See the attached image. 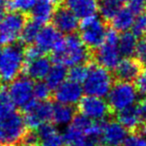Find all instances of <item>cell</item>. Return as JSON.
Listing matches in <instances>:
<instances>
[{
	"label": "cell",
	"instance_id": "cell-1",
	"mask_svg": "<svg viewBox=\"0 0 146 146\" xmlns=\"http://www.w3.org/2000/svg\"><path fill=\"white\" fill-rule=\"evenodd\" d=\"M53 53L57 63L70 67L83 64L89 57L87 46L81 38L72 34L65 39H61L54 48Z\"/></svg>",
	"mask_w": 146,
	"mask_h": 146
},
{
	"label": "cell",
	"instance_id": "cell-2",
	"mask_svg": "<svg viewBox=\"0 0 146 146\" xmlns=\"http://www.w3.org/2000/svg\"><path fill=\"white\" fill-rule=\"evenodd\" d=\"M24 52L19 46L8 45L0 53V82L7 83L16 79L24 65Z\"/></svg>",
	"mask_w": 146,
	"mask_h": 146
},
{
	"label": "cell",
	"instance_id": "cell-3",
	"mask_svg": "<svg viewBox=\"0 0 146 146\" xmlns=\"http://www.w3.org/2000/svg\"><path fill=\"white\" fill-rule=\"evenodd\" d=\"M113 86V79L108 69L100 65H92L83 82V89L87 95L105 97Z\"/></svg>",
	"mask_w": 146,
	"mask_h": 146
},
{
	"label": "cell",
	"instance_id": "cell-4",
	"mask_svg": "<svg viewBox=\"0 0 146 146\" xmlns=\"http://www.w3.org/2000/svg\"><path fill=\"white\" fill-rule=\"evenodd\" d=\"M107 97L110 108L119 112L126 108L132 107L136 103L138 99V91L135 85L128 81L120 80L112 86Z\"/></svg>",
	"mask_w": 146,
	"mask_h": 146
},
{
	"label": "cell",
	"instance_id": "cell-5",
	"mask_svg": "<svg viewBox=\"0 0 146 146\" xmlns=\"http://www.w3.org/2000/svg\"><path fill=\"white\" fill-rule=\"evenodd\" d=\"M107 29L104 22L95 15L82 19L80 24V38L87 48L97 49L105 41Z\"/></svg>",
	"mask_w": 146,
	"mask_h": 146
},
{
	"label": "cell",
	"instance_id": "cell-6",
	"mask_svg": "<svg viewBox=\"0 0 146 146\" xmlns=\"http://www.w3.org/2000/svg\"><path fill=\"white\" fill-rule=\"evenodd\" d=\"M26 123L24 117L13 111L1 119V139L0 142L8 145L20 143L26 134Z\"/></svg>",
	"mask_w": 146,
	"mask_h": 146
},
{
	"label": "cell",
	"instance_id": "cell-7",
	"mask_svg": "<svg viewBox=\"0 0 146 146\" xmlns=\"http://www.w3.org/2000/svg\"><path fill=\"white\" fill-rule=\"evenodd\" d=\"M24 120L27 128L35 130L52 119L53 106L49 102L32 100L24 108Z\"/></svg>",
	"mask_w": 146,
	"mask_h": 146
},
{
	"label": "cell",
	"instance_id": "cell-8",
	"mask_svg": "<svg viewBox=\"0 0 146 146\" xmlns=\"http://www.w3.org/2000/svg\"><path fill=\"white\" fill-rule=\"evenodd\" d=\"M25 23V17L20 12L5 15L0 23V44H13L20 37Z\"/></svg>",
	"mask_w": 146,
	"mask_h": 146
},
{
	"label": "cell",
	"instance_id": "cell-9",
	"mask_svg": "<svg viewBox=\"0 0 146 146\" xmlns=\"http://www.w3.org/2000/svg\"><path fill=\"white\" fill-rule=\"evenodd\" d=\"M78 109L82 115L94 121H101L107 118L110 113L109 103L102 97L87 95L82 97L78 103Z\"/></svg>",
	"mask_w": 146,
	"mask_h": 146
},
{
	"label": "cell",
	"instance_id": "cell-10",
	"mask_svg": "<svg viewBox=\"0 0 146 146\" xmlns=\"http://www.w3.org/2000/svg\"><path fill=\"white\" fill-rule=\"evenodd\" d=\"M11 101L15 106L24 108L34 97V84L31 78L19 77L14 79L7 90Z\"/></svg>",
	"mask_w": 146,
	"mask_h": 146
},
{
	"label": "cell",
	"instance_id": "cell-11",
	"mask_svg": "<svg viewBox=\"0 0 146 146\" xmlns=\"http://www.w3.org/2000/svg\"><path fill=\"white\" fill-rule=\"evenodd\" d=\"M84 89L80 83L72 80H65L60 86L55 89L54 97L58 103L75 105L80 102L83 97Z\"/></svg>",
	"mask_w": 146,
	"mask_h": 146
},
{
	"label": "cell",
	"instance_id": "cell-12",
	"mask_svg": "<svg viewBox=\"0 0 146 146\" xmlns=\"http://www.w3.org/2000/svg\"><path fill=\"white\" fill-rule=\"evenodd\" d=\"M121 52L118 48V44L104 41V43L97 48L95 59L100 66L106 69H115L121 61Z\"/></svg>",
	"mask_w": 146,
	"mask_h": 146
},
{
	"label": "cell",
	"instance_id": "cell-13",
	"mask_svg": "<svg viewBox=\"0 0 146 146\" xmlns=\"http://www.w3.org/2000/svg\"><path fill=\"white\" fill-rule=\"evenodd\" d=\"M53 26L60 33L72 34L79 26L78 17L67 7H60L53 15Z\"/></svg>",
	"mask_w": 146,
	"mask_h": 146
},
{
	"label": "cell",
	"instance_id": "cell-14",
	"mask_svg": "<svg viewBox=\"0 0 146 146\" xmlns=\"http://www.w3.org/2000/svg\"><path fill=\"white\" fill-rule=\"evenodd\" d=\"M127 136V129L118 120L117 121L111 120L104 123L102 140L108 145H122Z\"/></svg>",
	"mask_w": 146,
	"mask_h": 146
},
{
	"label": "cell",
	"instance_id": "cell-15",
	"mask_svg": "<svg viewBox=\"0 0 146 146\" xmlns=\"http://www.w3.org/2000/svg\"><path fill=\"white\" fill-rule=\"evenodd\" d=\"M59 31L51 25H45L40 29L37 38L35 40V44L39 48L41 52H48L54 50L56 45L61 40V36Z\"/></svg>",
	"mask_w": 146,
	"mask_h": 146
},
{
	"label": "cell",
	"instance_id": "cell-16",
	"mask_svg": "<svg viewBox=\"0 0 146 146\" xmlns=\"http://www.w3.org/2000/svg\"><path fill=\"white\" fill-rule=\"evenodd\" d=\"M51 67L52 65L50 59L41 55L37 58L27 61L24 69L29 78L34 80H42L48 75Z\"/></svg>",
	"mask_w": 146,
	"mask_h": 146
},
{
	"label": "cell",
	"instance_id": "cell-17",
	"mask_svg": "<svg viewBox=\"0 0 146 146\" xmlns=\"http://www.w3.org/2000/svg\"><path fill=\"white\" fill-rule=\"evenodd\" d=\"M66 7L72 11L78 18L85 19L94 16L99 5L96 0H66Z\"/></svg>",
	"mask_w": 146,
	"mask_h": 146
},
{
	"label": "cell",
	"instance_id": "cell-18",
	"mask_svg": "<svg viewBox=\"0 0 146 146\" xmlns=\"http://www.w3.org/2000/svg\"><path fill=\"white\" fill-rule=\"evenodd\" d=\"M40 146H61L64 142L63 136L58 132L54 125L44 123L36 129Z\"/></svg>",
	"mask_w": 146,
	"mask_h": 146
},
{
	"label": "cell",
	"instance_id": "cell-19",
	"mask_svg": "<svg viewBox=\"0 0 146 146\" xmlns=\"http://www.w3.org/2000/svg\"><path fill=\"white\" fill-rule=\"evenodd\" d=\"M140 72V66L136 61L129 58L122 59L115 68L116 77L121 81H132L135 80Z\"/></svg>",
	"mask_w": 146,
	"mask_h": 146
},
{
	"label": "cell",
	"instance_id": "cell-20",
	"mask_svg": "<svg viewBox=\"0 0 146 146\" xmlns=\"http://www.w3.org/2000/svg\"><path fill=\"white\" fill-rule=\"evenodd\" d=\"M54 7L48 0H39L31 10L32 18L39 24H46L54 15Z\"/></svg>",
	"mask_w": 146,
	"mask_h": 146
},
{
	"label": "cell",
	"instance_id": "cell-21",
	"mask_svg": "<svg viewBox=\"0 0 146 146\" xmlns=\"http://www.w3.org/2000/svg\"><path fill=\"white\" fill-rule=\"evenodd\" d=\"M111 20L113 28L115 30L126 32L130 28H132V25L135 20V14L129 7L120 8L119 11L116 13L115 16Z\"/></svg>",
	"mask_w": 146,
	"mask_h": 146
},
{
	"label": "cell",
	"instance_id": "cell-22",
	"mask_svg": "<svg viewBox=\"0 0 146 146\" xmlns=\"http://www.w3.org/2000/svg\"><path fill=\"white\" fill-rule=\"evenodd\" d=\"M117 120L127 130L134 131L139 128L142 121V117L138 113L135 106H132V107L126 108V109L118 112Z\"/></svg>",
	"mask_w": 146,
	"mask_h": 146
},
{
	"label": "cell",
	"instance_id": "cell-23",
	"mask_svg": "<svg viewBox=\"0 0 146 146\" xmlns=\"http://www.w3.org/2000/svg\"><path fill=\"white\" fill-rule=\"evenodd\" d=\"M75 117V112L71 105L58 103L53 106L52 120L57 125H68Z\"/></svg>",
	"mask_w": 146,
	"mask_h": 146
},
{
	"label": "cell",
	"instance_id": "cell-24",
	"mask_svg": "<svg viewBox=\"0 0 146 146\" xmlns=\"http://www.w3.org/2000/svg\"><path fill=\"white\" fill-rule=\"evenodd\" d=\"M67 75H68V72L65 68V65L61 63H56L51 67L48 75L46 76L45 79H46V83L51 89H56L66 80Z\"/></svg>",
	"mask_w": 146,
	"mask_h": 146
},
{
	"label": "cell",
	"instance_id": "cell-25",
	"mask_svg": "<svg viewBox=\"0 0 146 146\" xmlns=\"http://www.w3.org/2000/svg\"><path fill=\"white\" fill-rule=\"evenodd\" d=\"M136 35L133 32H123L121 36H119L118 41V48L123 56L129 57L135 54L136 46H137Z\"/></svg>",
	"mask_w": 146,
	"mask_h": 146
},
{
	"label": "cell",
	"instance_id": "cell-26",
	"mask_svg": "<svg viewBox=\"0 0 146 146\" xmlns=\"http://www.w3.org/2000/svg\"><path fill=\"white\" fill-rule=\"evenodd\" d=\"M40 29V24L37 23L36 21L32 20L26 22L20 35L21 41L25 44H30L32 42H35Z\"/></svg>",
	"mask_w": 146,
	"mask_h": 146
},
{
	"label": "cell",
	"instance_id": "cell-27",
	"mask_svg": "<svg viewBox=\"0 0 146 146\" xmlns=\"http://www.w3.org/2000/svg\"><path fill=\"white\" fill-rule=\"evenodd\" d=\"M120 9V2L118 0H101L99 3L100 15L104 19L111 20Z\"/></svg>",
	"mask_w": 146,
	"mask_h": 146
},
{
	"label": "cell",
	"instance_id": "cell-28",
	"mask_svg": "<svg viewBox=\"0 0 146 146\" xmlns=\"http://www.w3.org/2000/svg\"><path fill=\"white\" fill-rule=\"evenodd\" d=\"M122 146H146V126L141 128L138 133L128 135Z\"/></svg>",
	"mask_w": 146,
	"mask_h": 146
},
{
	"label": "cell",
	"instance_id": "cell-29",
	"mask_svg": "<svg viewBox=\"0 0 146 146\" xmlns=\"http://www.w3.org/2000/svg\"><path fill=\"white\" fill-rule=\"evenodd\" d=\"M14 111V104L6 90L0 89V117H4Z\"/></svg>",
	"mask_w": 146,
	"mask_h": 146
},
{
	"label": "cell",
	"instance_id": "cell-30",
	"mask_svg": "<svg viewBox=\"0 0 146 146\" xmlns=\"http://www.w3.org/2000/svg\"><path fill=\"white\" fill-rule=\"evenodd\" d=\"M88 74V68L84 66L83 64L74 65L70 68L68 72V77L72 81L78 82V83H83L86 79V76Z\"/></svg>",
	"mask_w": 146,
	"mask_h": 146
},
{
	"label": "cell",
	"instance_id": "cell-31",
	"mask_svg": "<svg viewBox=\"0 0 146 146\" xmlns=\"http://www.w3.org/2000/svg\"><path fill=\"white\" fill-rule=\"evenodd\" d=\"M38 0H8V6L10 9L19 12H27L32 10Z\"/></svg>",
	"mask_w": 146,
	"mask_h": 146
},
{
	"label": "cell",
	"instance_id": "cell-32",
	"mask_svg": "<svg viewBox=\"0 0 146 146\" xmlns=\"http://www.w3.org/2000/svg\"><path fill=\"white\" fill-rule=\"evenodd\" d=\"M62 136H63L64 142L67 144L76 143V142L85 140V137H84L80 132H78L75 128H73L71 125L68 126V127L65 129V131H64V133L62 134Z\"/></svg>",
	"mask_w": 146,
	"mask_h": 146
},
{
	"label": "cell",
	"instance_id": "cell-33",
	"mask_svg": "<svg viewBox=\"0 0 146 146\" xmlns=\"http://www.w3.org/2000/svg\"><path fill=\"white\" fill-rule=\"evenodd\" d=\"M51 88L46 82H38L34 85V97L39 101H45L50 96Z\"/></svg>",
	"mask_w": 146,
	"mask_h": 146
},
{
	"label": "cell",
	"instance_id": "cell-34",
	"mask_svg": "<svg viewBox=\"0 0 146 146\" xmlns=\"http://www.w3.org/2000/svg\"><path fill=\"white\" fill-rule=\"evenodd\" d=\"M132 32L136 36H142L146 33V14L141 13L134 20L132 25Z\"/></svg>",
	"mask_w": 146,
	"mask_h": 146
},
{
	"label": "cell",
	"instance_id": "cell-35",
	"mask_svg": "<svg viewBox=\"0 0 146 146\" xmlns=\"http://www.w3.org/2000/svg\"><path fill=\"white\" fill-rule=\"evenodd\" d=\"M135 55L137 60L146 66V39H140L137 42Z\"/></svg>",
	"mask_w": 146,
	"mask_h": 146
},
{
	"label": "cell",
	"instance_id": "cell-36",
	"mask_svg": "<svg viewBox=\"0 0 146 146\" xmlns=\"http://www.w3.org/2000/svg\"><path fill=\"white\" fill-rule=\"evenodd\" d=\"M135 87L138 93L146 95V69L139 72L135 78Z\"/></svg>",
	"mask_w": 146,
	"mask_h": 146
},
{
	"label": "cell",
	"instance_id": "cell-37",
	"mask_svg": "<svg viewBox=\"0 0 146 146\" xmlns=\"http://www.w3.org/2000/svg\"><path fill=\"white\" fill-rule=\"evenodd\" d=\"M129 7L134 14H141L144 12L146 7V0H131L129 2Z\"/></svg>",
	"mask_w": 146,
	"mask_h": 146
},
{
	"label": "cell",
	"instance_id": "cell-38",
	"mask_svg": "<svg viewBox=\"0 0 146 146\" xmlns=\"http://www.w3.org/2000/svg\"><path fill=\"white\" fill-rule=\"evenodd\" d=\"M41 51L39 50V48L37 46H30L25 50L24 52V56H25V60L29 61L32 60V59H35L37 57L41 56Z\"/></svg>",
	"mask_w": 146,
	"mask_h": 146
},
{
	"label": "cell",
	"instance_id": "cell-39",
	"mask_svg": "<svg viewBox=\"0 0 146 146\" xmlns=\"http://www.w3.org/2000/svg\"><path fill=\"white\" fill-rule=\"evenodd\" d=\"M136 109H137L138 113L140 114V116L142 117V119L146 118V99H143L141 101H139L136 104Z\"/></svg>",
	"mask_w": 146,
	"mask_h": 146
},
{
	"label": "cell",
	"instance_id": "cell-40",
	"mask_svg": "<svg viewBox=\"0 0 146 146\" xmlns=\"http://www.w3.org/2000/svg\"><path fill=\"white\" fill-rule=\"evenodd\" d=\"M68 146H94V143L90 140H82V141L76 142V143L68 144Z\"/></svg>",
	"mask_w": 146,
	"mask_h": 146
},
{
	"label": "cell",
	"instance_id": "cell-41",
	"mask_svg": "<svg viewBox=\"0 0 146 146\" xmlns=\"http://www.w3.org/2000/svg\"><path fill=\"white\" fill-rule=\"evenodd\" d=\"M3 17H4V11H3V9L1 8V6H0V23H1V21H2Z\"/></svg>",
	"mask_w": 146,
	"mask_h": 146
},
{
	"label": "cell",
	"instance_id": "cell-42",
	"mask_svg": "<svg viewBox=\"0 0 146 146\" xmlns=\"http://www.w3.org/2000/svg\"><path fill=\"white\" fill-rule=\"evenodd\" d=\"M13 146H16V145H13ZM18 146H37V145H30V144H25V143H19Z\"/></svg>",
	"mask_w": 146,
	"mask_h": 146
},
{
	"label": "cell",
	"instance_id": "cell-43",
	"mask_svg": "<svg viewBox=\"0 0 146 146\" xmlns=\"http://www.w3.org/2000/svg\"><path fill=\"white\" fill-rule=\"evenodd\" d=\"M120 3H126V2H130L131 0H118Z\"/></svg>",
	"mask_w": 146,
	"mask_h": 146
},
{
	"label": "cell",
	"instance_id": "cell-44",
	"mask_svg": "<svg viewBox=\"0 0 146 146\" xmlns=\"http://www.w3.org/2000/svg\"><path fill=\"white\" fill-rule=\"evenodd\" d=\"M7 0H0V6H2L4 3H6Z\"/></svg>",
	"mask_w": 146,
	"mask_h": 146
},
{
	"label": "cell",
	"instance_id": "cell-45",
	"mask_svg": "<svg viewBox=\"0 0 146 146\" xmlns=\"http://www.w3.org/2000/svg\"><path fill=\"white\" fill-rule=\"evenodd\" d=\"M0 146H10V145H8L6 143H3V142H0Z\"/></svg>",
	"mask_w": 146,
	"mask_h": 146
},
{
	"label": "cell",
	"instance_id": "cell-46",
	"mask_svg": "<svg viewBox=\"0 0 146 146\" xmlns=\"http://www.w3.org/2000/svg\"><path fill=\"white\" fill-rule=\"evenodd\" d=\"M48 1H50V2H56L57 0H48Z\"/></svg>",
	"mask_w": 146,
	"mask_h": 146
},
{
	"label": "cell",
	"instance_id": "cell-47",
	"mask_svg": "<svg viewBox=\"0 0 146 146\" xmlns=\"http://www.w3.org/2000/svg\"><path fill=\"white\" fill-rule=\"evenodd\" d=\"M100 146H112V145H108V144H105V145H100Z\"/></svg>",
	"mask_w": 146,
	"mask_h": 146
},
{
	"label": "cell",
	"instance_id": "cell-48",
	"mask_svg": "<svg viewBox=\"0 0 146 146\" xmlns=\"http://www.w3.org/2000/svg\"><path fill=\"white\" fill-rule=\"evenodd\" d=\"M145 123H146V118H145ZM145 126H146V124H145Z\"/></svg>",
	"mask_w": 146,
	"mask_h": 146
},
{
	"label": "cell",
	"instance_id": "cell-49",
	"mask_svg": "<svg viewBox=\"0 0 146 146\" xmlns=\"http://www.w3.org/2000/svg\"><path fill=\"white\" fill-rule=\"evenodd\" d=\"M0 53H1V50H0Z\"/></svg>",
	"mask_w": 146,
	"mask_h": 146
}]
</instances>
